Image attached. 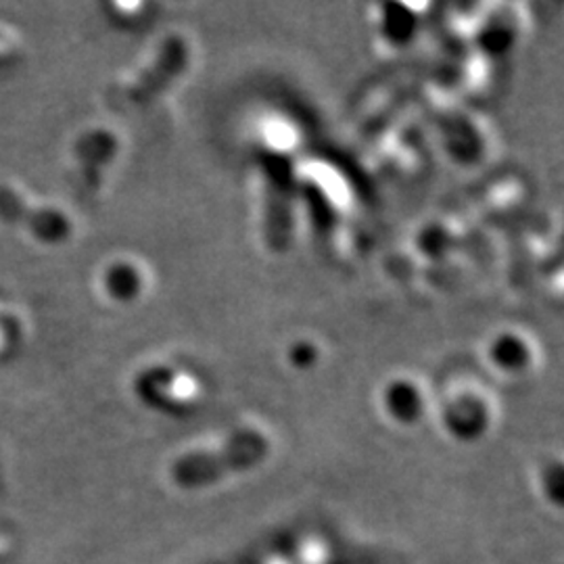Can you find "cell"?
<instances>
[{"instance_id": "cell-1", "label": "cell", "mask_w": 564, "mask_h": 564, "mask_svg": "<svg viewBox=\"0 0 564 564\" xmlns=\"http://www.w3.org/2000/svg\"><path fill=\"white\" fill-rule=\"evenodd\" d=\"M270 454V440L258 429H239L216 449L191 452L176 458L170 477L182 489H202L230 475L251 470Z\"/></svg>"}, {"instance_id": "cell-2", "label": "cell", "mask_w": 564, "mask_h": 564, "mask_svg": "<svg viewBox=\"0 0 564 564\" xmlns=\"http://www.w3.org/2000/svg\"><path fill=\"white\" fill-rule=\"evenodd\" d=\"M0 220L21 226L39 241L51 245L65 241L72 232V224L65 214L28 205L20 193L9 186H0Z\"/></svg>"}, {"instance_id": "cell-3", "label": "cell", "mask_w": 564, "mask_h": 564, "mask_svg": "<svg viewBox=\"0 0 564 564\" xmlns=\"http://www.w3.org/2000/svg\"><path fill=\"white\" fill-rule=\"evenodd\" d=\"M188 63V48L178 36H172L163 42L158 55L149 63L137 80L128 90V99L137 105L153 101L162 95L170 84L176 80Z\"/></svg>"}, {"instance_id": "cell-4", "label": "cell", "mask_w": 564, "mask_h": 564, "mask_svg": "<svg viewBox=\"0 0 564 564\" xmlns=\"http://www.w3.org/2000/svg\"><path fill=\"white\" fill-rule=\"evenodd\" d=\"M387 405H389L391 414H393L398 421H402V423H414V421H419V414H421V410H423L419 391L405 383L395 384V387L387 393Z\"/></svg>"}, {"instance_id": "cell-5", "label": "cell", "mask_w": 564, "mask_h": 564, "mask_svg": "<svg viewBox=\"0 0 564 564\" xmlns=\"http://www.w3.org/2000/svg\"><path fill=\"white\" fill-rule=\"evenodd\" d=\"M105 284H107V291L118 300H132L141 291L139 272L126 263L111 265L105 276Z\"/></svg>"}]
</instances>
